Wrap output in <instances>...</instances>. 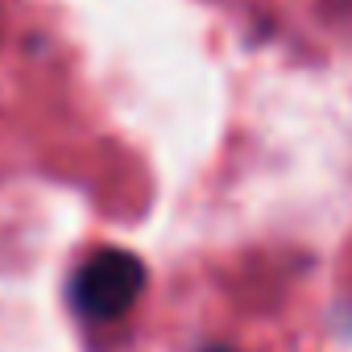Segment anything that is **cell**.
<instances>
[{
    "mask_svg": "<svg viewBox=\"0 0 352 352\" xmlns=\"http://www.w3.org/2000/svg\"><path fill=\"white\" fill-rule=\"evenodd\" d=\"M145 290V265L129 249H100L91 253L75 282H71V302L87 319H116L124 315Z\"/></svg>",
    "mask_w": 352,
    "mask_h": 352,
    "instance_id": "cell-1",
    "label": "cell"
},
{
    "mask_svg": "<svg viewBox=\"0 0 352 352\" xmlns=\"http://www.w3.org/2000/svg\"><path fill=\"white\" fill-rule=\"evenodd\" d=\"M216 352H228V348H216Z\"/></svg>",
    "mask_w": 352,
    "mask_h": 352,
    "instance_id": "cell-2",
    "label": "cell"
}]
</instances>
